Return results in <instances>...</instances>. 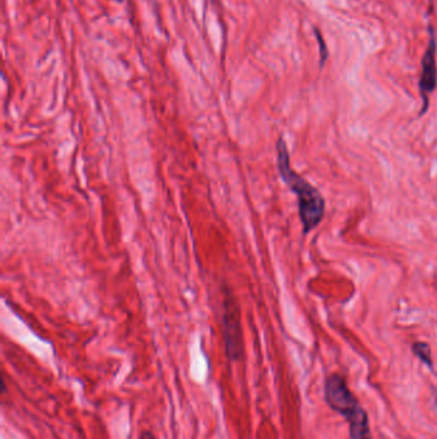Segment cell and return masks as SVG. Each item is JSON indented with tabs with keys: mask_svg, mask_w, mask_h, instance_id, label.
<instances>
[{
	"mask_svg": "<svg viewBox=\"0 0 437 439\" xmlns=\"http://www.w3.org/2000/svg\"><path fill=\"white\" fill-rule=\"evenodd\" d=\"M276 165L281 180L297 197V212L303 233L306 235L318 228L324 220L326 211L324 195L292 168L288 143L283 136H280L276 143Z\"/></svg>",
	"mask_w": 437,
	"mask_h": 439,
	"instance_id": "6da1fadb",
	"label": "cell"
},
{
	"mask_svg": "<svg viewBox=\"0 0 437 439\" xmlns=\"http://www.w3.org/2000/svg\"><path fill=\"white\" fill-rule=\"evenodd\" d=\"M324 391L327 404L349 422L350 438L372 439L367 413L350 391L346 379L337 373L331 374L324 380Z\"/></svg>",
	"mask_w": 437,
	"mask_h": 439,
	"instance_id": "7a4b0ae2",
	"label": "cell"
},
{
	"mask_svg": "<svg viewBox=\"0 0 437 439\" xmlns=\"http://www.w3.org/2000/svg\"><path fill=\"white\" fill-rule=\"evenodd\" d=\"M221 332L225 351L230 361L237 362L244 357V338L241 328V314L234 292L227 285L222 289Z\"/></svg>",
	"mask_w": 437,
	"mask_h": 439,
	"instance_id": "3957f363",
	"label": "cell"
},
{
	"mask_svg": "<svg viewBox=\"0 0 437 439\" xmlns=\"http://www.w3.org/2000/svg\"><path fill=\"white\" fill-rule=\"evenodd\" d=\"M437 85L436 39L432 28H429V40L427 49L422 60V72L420 79V94L422 98V109L420 116L429 111V97L435 91Z\"/></svg>",
	"mask_w": 437,
	"mask_h": 439,
	"instance_id": "277c9868",
	"label": "cell"
},
{
	"mask_svg": "<svg viewBox=\"0 0 437 439\" xmlns=\"http://www.w3.org/2000/svg\"><path fill=\"white\" fill-rule=\"evenodd\" d=\"M411 352L418 360L429 366V369L434 368V360H432V353L429 344L425 342H416L411 344Z\"/></svg>",
	"mask_w": 437,
	"mask_h": 439,
	"instance_id": "5b68a950",
	"label": "cell"
},
{
	"mask_svg": "<svg viewBox=\"0 0 437 439\" xmlns=\"http://www.w3.org/2000/svg\"><path fill=\"white\" fill-rule=\"evenodd\" d=\"M315 36H317V40H318V44H319V53H321V67L324 66V61L327 60V48L324 44V37L321 35V33L318 30H315Z\"/></svg>",
	"mask_w": 437,
	"mask_h": 439,
	"instance_id": "8992f818",
	"label": "cell"
},
{
	"mask_svg": "<svg viewBox=\"0 0 437 439\" xmlns=\"http://www.w3.org/2000/svg\"><path fill=\"white\" fill-rule=\"evenodd\" d=\"M139 439H157V437H156V434H154L153 431H142L140 433V437H139Z\"/></svg>",
	"mask_w": 437,
	"mask_h": 439,
	"instance_id": "52a82bcc",
	"label": "cell"
},
{
	"mask_svg": "<svg viewBox=\"0 0 437 439\" xmlns=\"http://www.w3.org/2000/svg\"><path fill=\"white\" fill-rule=\"evenodd\" d=\"M205 1H207V3H208V1H214V0H205Z\"/></svg>",
	"mask_w": 437,
	"mask_h": 439,
	"instance_id": "ba28073f",
	"label": "cell"
},
{
	"mask_svg": "<svg viewBox=\"0 0 437 439\" xmlns=\"http://www.w3.org/2000/svg\"><path fill=\"white\" fill-rule=\"evenodd\" d=\"M436 406H437V395H436Z\"/></svg>",
	"mask_w": 437,
	"mask_h": 439,
	"instance_id": "9c48e42d",
	"label": "cell"
}]
</instances>
